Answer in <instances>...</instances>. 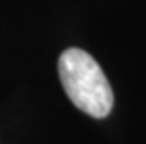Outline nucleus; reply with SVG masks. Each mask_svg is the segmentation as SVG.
Masks as SVG:
<instances>
[{"mask_svg": "<svg viewBox=\"0 0 146 144\" xmlns=\"http://www.w3.org/2000/svg\"><path fill=\"white\" fill-rule=\"evenodd\" d=\"M58 75L68 98L77 109L105 118L112 109V88L94 58L82 49H66L58 58Z\"/></svg>", "mask_w": 146, "mask_h": 144, "instance_id": "obj_1", "label": "nucleus"}]
</instances>
